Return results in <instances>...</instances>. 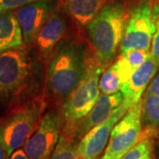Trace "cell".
<instances>
[{
	"label": "cell",
	"instance_id": "obj_1",
	"mask_svg": "<svg viewBox=\"0 0 159 159\" xmlns=\"http://www.w3.org/2000/svg\"><path fill=\"white\" fill-rule=\"evenodd\" d=\"M86 70V48L74 42H61L53 51L47 74L51 96L66 100L81 80Z\"/></svg>",
	"mask_w": 159,
	"mask_h": 159
},
{
	"label": "cell",
	"instance_id": "obj_2",
	"mask_svg": "<svg viewBox=\"0 0 159 159\" xmlns=\"http://www.w3.org/2000/svg\"><path fill=\"white\" fill-rule=\"evenodd\" d=\"M125 7L122 0H111L88 27V34L97 60L106 66L120 46L125 28Z\"/></svg>",
	"mask_w": 159,
	"mask_h": 159
},
{
	"label": "cell",
	"instance_id": "obj_3",
	"mask_svg": "<svg viewBox=\"0 0 159 159\" xmlns=\"http://www.w3.org/2000/svg\"><path fill=\"white\" fill-rule=\"evenodd\" d=\"M103 66L100 62H90L78 86L66 100L63 112L69 127L83 119L90 111L100 97L99 81Z\"/></svg>",
	"mask_w": 159,
	"mask_h": 159
},
{
	"label": "cell",
	"instance_id": "obj_4",
	"mask_svg": "<svg viewBox=\"0 0 159 159\" xmlns=\"http://www.w3.org/2000/svg\"><path fill=\"white\" fill-rule=\"evenodd\" d=\"M32 74V62L21 46L0 53V103L21 92Z\"/></svg>",
	"mask_w": 159,
	"mask_h": 159
},
{
	"label": "cell",
	"instance_id": "obj_5",
	"mask_svg": "<svg viewBox=\"0 0 159 159\" xmlns=\"http://www.w3.org/2000/svg\"><path fill=\"white\" fill-rule=\"evenodd\" d=\"M158 7H152L148 1L136 6L130 14L120 43L121 52L128 50L148 51L153 34Z\"/></svg>",
	"mask_w": 159,
	"mask_h": 159
},
{
	"label": "cell",
	"instance_id": "obj_6",
	"mask_svg": "<svg viewBox=\"0 0 159 159\" xmlns=\"http://www.w3.org/2000/svg\"><path fill=\"white\" fill-rule=\"evenodd\" d=\"M41 102H30L0 125V134L9 157L24 146L37 129L41 121Z\"/></svg>",
	"mask_w": 159,
	"mask_h": 159
},
{
	"label": "cell",
	"instance_id": "obj_7",
	"mask_svg": "<svg viewBox=\"0 0 159 159\" xmlns=\"http://www.w3.org/2000/svg\"><path fill=\"white\" fill-rule=\"evenodd\" d=\"M142 102L134 105L115 125L101 159H121L140 141L142 135Z\"/></svg>",
	"mask_w": 159,
	"mask_h": 159
},
{
	"label": "cell",
	"instance_id": "obj_8",
	"mask_svg": "<svg viewBox=\"0 0 159 159\" xmlns=\"http://www.w3.org/2000/svg\"><path fill=\"white\" fill-rule=\"evenodd\" d=\"M61 119L55 111H47L32 136L23 146L30 159H49L59 141Z\"/></svg>",
	"mask_w": 159,
	"mask_h": 159
},
{
	"label": "cell",
	"instance_id": "obj_9",
	"mask_svg": "<svg viewBox=\"0 0 159 159\" xmlns=\"http://www.w3.org/2000/svg\"><path fill=\"white\" fill-rule=\"evenodd\" d=\"M126 112L120 105L107 120L89 131L78 143L77 159H97L106 147L115 125Z\"/></svg>",
	"mask_w": 159,
	"mask_h": 159
},
{
	"label": "cell",
	"instance_id": "obj_10",
	"mask_svg": "<svg viewBox=\"0 0 159 159\" xmlns=\"http://www.w3.org/2000/svg\"><path fill=\"white\" fill-rule=\"evenodd\" d=\"M55 7L56 2L54 0H40L16 10L14 13L26 43L35 41L40 30L53 13Z\"/></svg>",
	"mask_w": 159,
	"mask_h": 159
},
{
	"label": "cell",
	"instance_id": "obj_11",
	"mask_svg": "<svg viewBox=\"0 0 159 159\" xmlns=\"http://www.w3.org/2000/svg\"><path fill=\"white\" fill-rule=\"evenodd\" d=\"M122 101L123 96L121 92L112 95H100L90 111L71 127L72 134L69 136L76 140L78 138L81 139L93 127L107 120L121 105Z\"/></svg>",
	"mask_w": 159,
	"mask_h": 159
},
{
	"label": "cell",
	"instance_id": "obj_12",
	"mask_svg": "<svg viewBox=\"0 0 159 159\" xmlns=\"http://www.w3.org/2000/svg\"><path fill=\"white\" fill-rule=\"evenodd\" d=\"M158 67V64L149 54L146 61L132 73L130 78L121 89L123 96L122 108L128 111L129 109L140 102L143 91L157 74Z\"/></svg>",
	"mask_w": 159,
	"mask_h": 159
},
{
	"label": "cell",
	"instance_id": "obj_13",
	"mask_svg": "<svg viewBox=\"0 0 159 159\" xmlns=\"http://www.w3.org/2000/svg\"><path fill=\"white\" fill-rule=\"evenodd\" d=\"M66 30V22L58 12H53L36 36V44L40 52L47 56L53 52Z\"/></svg>",
	"mask_w": 159,
	"mask_h": 159
},
{
	"label": "cell",
	"instance_id": "obj_14",
	"mask_svg": "<svg viewBox=\"0 0 159 159\" xmlns=\"http://www.w3.org/2000/svg\"><path fill=\"white\" fill-rule=\"evenodd\" d=\"M134 70L131 68L128 63L120 56L119 59L102 74L99 81L100 91L104 95H112L119 92L130 78Z\"/></svg>",
	"mask_w": 159,
	"mask_h": 159
},
{
	"label": "cell",
	"instance_id": "obj_15",
	"mask_svg": "<svg viewBox=\"0 0 159 159\" xmlns=\"http://www.w3.org/2000/svg\"><path fill=\"white\" fill-rule=\"evenodd\" d=\"M23 35L13 11L0 12V53L23 44Z\"/></svg>",
	"mask_w": 159,
	"mask_h": 159
},
{
	"label": "cell",
	"instance_id": "obj_16",
	"mask_svg": "<svg viewBox=\"0 0 159 159\" xmlns=\"http://www.w3.org/2000/svg\"><path fill=\"white\" fill-rule=\"evenodd\" d=\"M111 0H66V9L75 22L88 26Z\"/></svg>",
	"mask_w": 159,
	"mask_h": 159
},
{
	"label": "cell",
	"instance_id": "obj_17",
	"mask_svg": "<svg viewBox=\"0 0 159 159\" xmlns=\"http://www.w3.org/2000/svg\"><path fill=\"white\" fill-rule=\"evenodd\" d=\"M142 123L147 128H159V97L146 92L142 106Z\"/></svg>",
	"mask_w": 159,
	"mask_h": 159
},
{
	"label": "cell",
	"instance_id": "obj_18",
	"mask_svg": "<svg viewBox=\"0 0 159 159\" xmlns=\"http://www.w3.org/2000/svg\"><path fill=\"white\" fill-rule=\"evenodd\" d=\"M77 140L62 134L49 159H77Z\"/></svg>",
	"mask_w": 159,
	"mask_h": 159
},
{
	"label": "cell",
	"instance_id": "obj_19",
	"mask_svg": "<svg viewBox=\"0 0 159 159\" xmlns=\"http://www.w3.org/2000/svg\"><path fill=\"white\" fill-rule=\"evenodd\" d=\"M152 143L148 140H142L125 154L121 159H151Z\"/></svg>",
	"mask_w": 159,
	"mask_h": 159
},
{
	"label": "cell",
	"instance_id": "obj_20",
	"mask_svg": "<svg viewBox=\"0 0 159 159\" xmlns=\"http://www.w3.org/2000/svg\"><path fill=\"white\" fill-rule=\"evenodd\" d=\"M150 52L142 50H128L121 52V57H124L134 71L146 61Z\"/></svg>",
	"mask_w": 159,
	"mask_h": 159
},
{
	"label": "cell",
	"instance_id": "obj_21",
	"mask_svg": "<svg viewBox=\"0 0 159 159\" xmlns=\"http://www.w3.org/2000/svg\"><path fill=\"white\" fill-rule=\"evenodd\" d=\"M40 0H0V12L12 11Z\"/></svg>",
	"mask_w": 159,
	"mask_h": 159
},
{
	"label": "cell",
	"instance_id": "obj_22",
	"mask_svg": "<svg viewBox=\"0 0 159 159\" xmlns=\"http://www.w3.org/2000/svg\"><path fill=\"white\" fill-rule=\"evenodd\" d=\"M151 56L155 59V61L159 65V18L156 25V32L152 38V44H151Z\"/></svg>",
	"mask_w": 159,
	"mask_h": 159
},
{
	"label": "cell",
	"instance_id": "obj_23",
	"mask_svg": "<svg viewBox=\"0 0 159 159\" xmlns=\"http://www.w3.org/2000/svg\"><path fill=\"white\" fill-rule=\"evenodd\" d=\"M148 92L159 97V72L155 76V78L148 88Z\"/></svg>",
	"mask_w": 159,
	"mask_h": 159
},
{
	"label": "cell",
	"instance_id": "obj_24",
	"mask_svg": "<svg viewBox=\"0 0 159 159\" xmlns=\"http://www.w3.org/2000/svg\"><path fill=\"white\" fill-rule=\"evenodd\" d=\"M8 159H30V158H29V157L27 156V154L25 153L24 149L19 148V149L15 150L13 153L11 154Z\"/></svg>",
	"mask_w": 159,
	"mask_h": 159
},
{
	"label": "cell",
	"instance_id": "obj_25",
	"mask_svg": "<svg viewBox=\"0 0 159 159\" xmlns=\"http://www.w3.org/2000/svg\"><path fill=\"white\" fill-rule=\"evenodd\" d=\"M8 157H9V156L7 153L6 144H5V142L0 134V159H7Z\"/></svg>",
	"mask_w": 159,
	"mask_h": 159
},
{
	"label": "cell",
	"instance_id": "obj_26",
	"mask_svg": "<svg viewBox=\"0 0 159 159\" xmlns=\"http://www.w3.org/2000/svg\"><path fill=\"white\" fill-rule=\"evenodd\" d=\"M100 159H101V158H100Z\"/></svg>",
	"mask_w": 159,
	"mask_h": 159
}]
</instances>
